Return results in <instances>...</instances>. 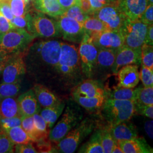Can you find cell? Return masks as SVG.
I'll return each instance as SVG.
<instances>
[{
  "label": "cell",
  "instance_id": "cell-1",
  "mask_svg": "<svg viewBox=\"0 0 153 153\" xmlns=\"http://www.w3.org/2000/svg\"><path fill=\"white\" fill-rule=\"evenodd\" d=\"M61 42L56 40L38 41L32 43L25 52L26 71L33 74L54 71L61 53Z\"/></svg>",
  "mask_w": 153,
  "mask_h": 153
},
{
  "label": "cell",
  "instance_id": "cell-2",
  "mask_svg": "<svg viewBox=\"0 0 153 153\" xmlns=\"http://www.w3.org/2000/svg\"><path fill=\"white\" fill-rule=\"evenodd\" d=\"M55 73L65 86L73 88L83 80L78 48L76 45L61 42L60 56Z\"/></svg>",
  "mask_w": 153,
  "mask_h": 153
},
{
  "label": "cell",
  "instance_id": "cell-3",
  "mask_svg": "<svg viewBox=\"0 0 153 153\" xmlns=\"http://www.w3.org/2000/svg\"><path fill=\"white\" fill-rule=\"evenodd\" d=\"M97 122L93 117L82 119L57 143V148L62 153H74L83 141L97 128Z\"/></svg>",
  "mask_w": 153,
  "mask_h": 153
},
{
  "label": "cell",
  "instance_id": "cell-4",
  "mask_svg": "<svg viewBox=\"0 0 153 153\" xmlns=\"http://www.w3.org/2000/svg\"><path fill=\"white\" fill-rule=\"evenodd\" d=\"M35 38L23 28H16L3 34L0 39V54L25 53Z\"/></svg>",
  "mask_w": 153,
  "mask_h": 153
},
{
  "label": "cell",
  "instance_id": "cell-5",
  "mask_svg": "<svg viewBox=\"0 0 153 153\" xmlns=\"http://www.w3.org/2000/svg\"><path fill=\"white\" fill-rule=\"evenodd\" d=\"M101 115L109 126L130 120L134 115V102L107 98L101 108Z\"/></svg>",
  "mask_w": 153,
  "mask_h": 153
},
{
  "label": "cell",
  "instance_id": "cell-6",
  "mask_svg": "<svg viewBox=\"0 0 153 153\" xmlns=\"http://www.w3.org/2000/svg\"><path fill=\"white\" fill-rule=\"evenodd\" d=\"M68 103L60 120L49 131V140L58 143L83 119V113L75 101Z\"/></svg>",
  "mask_w": 153,
  "mask_h": 153
},
{
  "label": "cell",
  "instance_id": "cell-7",
  "mask_svg": "<svg viewBox=\"0 0 153 153\" xmlns=\"http://www.w3.org/2000/svg\"><path fill=\"white\" fill-rule=\"evenodd\" d=\"M27 31L35 38L61 37L56 20L51 19L39 11L28 12V24Z\"/></svg>",
  "mask_w": 153,
  "mask_h": 153
},
{
  "label": "cell",
  "instance_id": "cell-8",
  "mask_svg": "<svg viewBox=\"0 0 153 153\" xmlns=\"http://www.w3.org/2000/svg\"><path fill=\"white\" fill-rule=\"evenodd\" d=\"M148 25L140 20L131 21L126 19L120 29L124 46L133 49H140L144 44Z\"/></svg>",
  "mask_w": 153,
  "mask_h": 153
},
{
  "label": "cell",
  "instance_id": "cell-9",
  "mask_svg": "<svg viewBox=\"0 0 153 153\" xmlns=\"http://www.w3.org/2000/svg\"><path fill=\"white\" fill-rule=\"evenodd\" d=\"M98 49L91 37L85 33L78 47V53L82 74L84 78H92L96 64Z\"/></svg>",
  "mask_w": 153,
  "mask_h": 153
},
{
  "label": "cell",
  "instance_id": "cell-10",
  "mask_svg": "<svg viewBox=\"0 0 153 153\" xmlns=\"http://www.w3.org/2000/svg\"><path fill=\"white\" fill-rule=\"evenodd\" d=\"M56 18L61 37L66 41L79 44L85 34L82 25L68 16H61Z\"/></svg>",
  "mask_w": 153,
  "mask_h": 153
},
{
  "label": "cell",
  "instance_id": "cell-11",
  "mask_svg": "<svg viewBox=\"0 0 153 153\" xmlns=\"http://www.w3.org/2000/svg\"><path fill=\"white\" fill-rule=\"evenodd\" d=\"M24 55L25 53H18L11 56L2 72V82L14 83L21 81L22 77L26 73Z\"/></svg>",
  "mask_w": 153,
  "mask_h": 153
},
{
  "label": "cell",
  "instance_id": "cell-12",
  "mask_svg": "<svg viewBox=\"0 0 153 153\" xmlns=\"http://www.w3.org/2000/svg\"><path fill=\"white\" fill-rule=\"evenodd\" d=\"M93 16L103 22L108 30H119L126 18L114 5L106 6L94 12Z\"/></svg>",
  "mask_w": 153,
  "mask_h": 153
},
{
  "label": "cell",
  "instance_id": "cell-13",
  "mask_svg": "<svg viewBox=\"0 0 153 153\" xmlns=\"http://www.w3.org/2000/svg\"><path fill=\"white\" fill-rule=\"evenodd\" d=\"M97 49H111L117 51L124 45V41L119 30H105L91 36Z\"/></svg>",
  "mask_w": 153,
  "mask_h": 153
},
{
  "label": "cell",
  "instance_id": "cell-14",
  "mask_svg": "<svg viewBox=\"0 0 153 153\" xmlns=\"http://www.w3.org/2000/svg\"><path fill=\"white\" fill-rule=\"evenodd\" d=\"M141 64V48L133 49L123 45L117 51L112 68V74H116L124 66L131 64L140 65Z\"/></svg>",
  "mask_w": 153,
  "mask_h": 153
},
{
  "label": "cell",
  "instance_id": "cell-15",
  "mask_svg": "<svg viewBox=\"0 0 153 153\" xmlns=\"http://www.w3.org/2000/svg\"><path fill=\"white\" fill-rule=\"evenodd\" d=\"M112 2L131 21L138 20L148 6V0H112Z\"/></svg>",
  "mask_w": 153,
  "mask_h": 153
},
{
  "label": "cell",
  "instance_id": "cell-16",
  "mask_svg": "<svg viewBox=\"0 0 153 153\" xmlns=\"http://www.w3.org/2000/svg\"><path fill=\"white\" fill-rule=\"evenodd\" d=\"M117 51L111 49H99L93 78L95 75L101 79L112 73V68Z\"/></svg>",
  "mask_w": 153,
  "mask_h": 153
},
{
  "label": "cell",
  "instance_id": "cell-17",
  "mask_svg": "<svg viewBox=\"0 0 153 153\" xmlns=\"http://www.w3.org/2000/svg\"><path fill=\"white\" fill-rule=\"evenodd\" d=\"M71 94H76L86 98H92L105 95L106 91L99 81L93 78H87L72 88Z\"/></svg>",
  "mask_w": 153,
  "mask_h": 153
},
{
  "label": "cell",
  "instance_id": "cell-18",
  "mask_svg": "<svg viewBox=\"0 0 153 153\" xmlns=\"http://www.w3.org/2000/svg\"><path fill=\"white\" fill-rule=\"evenodd\" d=\"M116 74L117 78V86L119 87L136 88L140 81L138 65L136 64L122 67Z\"/></svg>",
  "mask_w": 153,
  "mask_h": 153
},
{
  "label": "cell",
  "instance_id": "cell-19",
  "mask_svg": "<svg viewBox=\"0 0 153 153\" xmlns=\"http://www.w3.org/2000/svg\"><path fill=\"white\" fill-rule=\"evenodd\" d=\"M17 102L21 117L31 116L39 113L41 109L33 89L21 94L17 99Z\"/></svg>",
  "mask_w": 153,
  "mask_h": 153
},
{
  "label": "cell",
  "instance_id": "cell-20",
  "mask_svg": "<svg viewBox=\"0 0 153 153\" xmlns=\"http://www.w3.org/2000/svg\"><path fill=\"white\" fill-rule=\"evenodd\" d=\"M111 136L116 142L131 140L138 137L136 126L129 120L124 121L115 126H109Z\"/></svg>",
  "mask_w": 153,
  "mask_h": 153
},
{
  "label": "cell",
  "instance_id": "cell-21",
  "mask_svg": "<svg viewBox=\"0 0 153 153\" xmlns=\"http://www.w3.org/2000/svg\"><path fill=\"white\" fill-rule=\"evenodd\" d=\"M33 89L39 104L42 108L52 107L62 102L60 99L44 85L36 84Z\"/></svg>",
  "mask_w": 153,
  "mask_h": 153
},
{
  "label": "cell",
  "instance_id": "cell-22",
  "mask_svg": "<svg viewBox=\"0 0 153 153\" xmlns=\"http://www.w3.org/2000/svg\"><path fill=\"white\" fill-rule=\"evenodd\" d=\"M123 153H152L153 149L143 138L136 137L117 142Z\"/></svg>",
  "mask_w": 153,
  "mask_h": 153
},
{
  "label": "cell",
  "instance_id": "cell-23",
  "mask_svg": "<svg viewBox=\"0 0 153 153\" xmlns=\"http://www.w3.org/2000/svg\"><path fill=\"white\" fill-rule=\"evenodd\" d=\"M33 4L37 11L53 18L62 16L65 11L58 0H33Z\"/></svg>",
  "mask_w": 153,
  "mask_h": 153
},
{
  "label": "cell",
  "instance_id": "cell-24",
  "mask_svg": "<svg viewBox=\"0 0 153 153\" xmlns=\"http://www.w3.org/2000/svg\"><path fill=\"white\" fill-rule=\"evenodd\" d=\"M71 95L73 100L77 104L91 113L96 112L100 110L107 98L106 95L92 98L83 97L76 94H71Z\"/></svg>",
  "mask_w": 153,
  "mask_h": 153
},
{
  "label": "cell",
  "instance_id": "cell-25",
  "mask_svg": "<svg viewBox=\"0 0 153 153\" xmlns=\"http://www.w3.org/2000/svg\"><path fill=\"white\" fill-rule=\"evenodd\" d=\"M65 106V103L62 101L57 105L40 109L39 114L47 123L48 128H52L56 121L59 119L64 112Z\"/></svg>",
  "mask_w": 153,
  "mask_h": 153
},
{
  "label": "cell",
  "instance_id": "cell-26",
  "mask_svg": "<svg viewBox=\"0 0 153 153\" xmlns=\"http://www.w3.org/2000/svg\"><path fill=\"white\" fill-rule=\"evenodd\" d=\"M20 115L17 99L15 97L0 98V117L10 118Z\"/></svg>",
  "mask_w": 153,
  "mask_h": 153
},
{
  "label": "cell",
  "instance_id": "cell-27",
  "mask_svg": "<svg viewBox=\"0 0 153 153\" xmlns=\"http://www.w3.org/2000/svg\"><path fill=\"white\" fill-rule=\"evenodd\" d=\"M88 142L85 143L78 150L81 153H104L100 141V129H95Z\"/></svg>",
  "mask_w": 153,
  "mask_h": 153
},
{
  "label": "cell",
  "instance_id": "cell-28",
  "mask_svg": "<svg viewBox=\"0 0 153 153\" xmlns=\"http://www.w3.org/2000/svg\"><path fill=\"white\" fill-rule=\"evenodd\" d=\"M3 131L14 145L35 142L33 138L23 130L21 126H16Z\"/></svg>",
  "mask_w": 153,
  "mask_h": 153
},
{
  "label": "cell",
  "instance_id": "cell-29",
  "mask_svg": "<svg viewBox=\"0 0 153 153\" xmlns=\"http://www.w3.org/2000/svg\"><path fill=\"white\" fill-rule=\"evenodd\" d=\"M136 88H122L116 86L109 92H106L107 98L117 100H131L134 102L136 98Z\"/></svg>",
  "mask_w": 153,
  "mask_h": 153
},
{
  "label": "cell",
  "instance_id": "cell-30",
  "mask_svg": "<svg viewBox=\"0 0 153 153\" xmlns=\"http://www.w3.org/2000/svg\"><path fill=\"white\" fill-rule=\"evenodd\" d=\"M85 33L90 36L98 33L108 30L104 23L97 18L89 16L82 25Z\"/></svg>",
  "mask_w": 153,
  "mask_h": 153
},
{
  "label": "cell",
  "instance_id": "cell-31",
  "mask_svg": "<svg viewBox=\"0 0 153 153\" xmlns=\"http://www.w3.org/2000/svg\"><path fill=\"white\" fill-rule=\"evenodd\" d=\"M135 104L140 105H153V87H141L136 88Z\"/></svg>",
  "mask_w": 153,
  "mask_h": 153
},
{
  "label": "cell",
  "instance_id": "cell-32",
  "mask_svg": "<svg viewBox=\"0 0 153 153\" xmlns=\"http://www.w3.org/2000/svg\"><path fill=\"white\" fill-rule=\"evenodd\" d=\"M21 82L14 83L2 82L0 84V98L16 97L19 92L21 85Z\"/></svg>",
  "mask_w": 153,
  "mask_h": 153
},
{
  "label": "cell",
  "instance_id": "cell-33",
  "mask_svg": "<svg viewBox=\"0 0 153 153\" xmlns=\"http://www.w3.org/2000/svg\"><path fill=\"white\" fill-rule=\"evenodd\" d=\"M21 126L23 130L33 138L35 142L41 140L40 136L34 124L33 116L22 117Z\"/></svg>",
  "mask_w": 153,
  "mask_h": 153
},
{
  "label": "cell",
  "instance_id": "cell-34",
  "mask_svg": "<svg viewBox=\"0 0 153 153\" xmlns=\"http://www.w3.org/2000/svg\"><path fill=\"white\" fill-rule=\"evenodd\" d=\"M9 5L14 16H25L29 10V2L26 0H9Z\"/></svg>",
  "mask_w": 153,
  "mask_h": 153
},
{
  "label": "cell",
  "instance_id": "cell-35",
  "mask_svg": "<svg viewBox=\"0 0 153 153\" xmlns=\"http://www.w3.org/2000/svg\"><path fill=\"white\" fill-rule=\"evenodd\" d=\"M100 141L104 153H111L116 141L111 134L108 126L100 129Z\"/></svg>",
  "mask_w": 153,
  "mask_h": 153
},
{
  "label": "cell",
  "instance_id": "cell-36",
  "mask_svg": "<svg viewBox=\"0 0 153 153\" xmlns=\"http://www.w3.org/2000/svg\"><path fill=\"white\" fill-rule=\"evenodd\" d=\"M141 60L143 65L153 70V47L143 44L141 47Z\"/></svg>",
  "mask_w": 153,
  "mask_h": 153
},
{
  "label": "cell",
  "instance_id": "cell-37",
  "mask_svg": "<svg viewBox=\"0 0 153 153\" xmlns=\"http://www.w3.org/2000/svg\"><path fill=\"white\" fill-rule=\"evenodd\" d=\"M62 16L71 18L77 22L80 23L81 25H83L85 21L89 16L82 11L80 6L78 5H75L69 8L68 10L64 12Z\"/></svg>",
  "mask_w": 153,
  "mask_h": 153
},
{
  "label": "cell",
  "instance_id": "cell-38",
  "mask_svg": "<svg viewBox=\"0 0 153 153\" xmlns=\"http://www.w3.org/2000/svg\"><path fill=\"white\" fill-rule=\"evenodd\" d=\"M33 116L35 128L37 131H38L41 140H43L46 138L48 134L47 123L39 113L33 115Z\"/></svg>",
  "mask_w": 153,
  "mask_h": 153
},
{
  "label": "cell",
  "instance_id": "cell-39",
  "mask_svg": "<svg viewBox=\"0 0 153 153\" xmlns=\"http://www.w3.org/2000/svg\"><path fill=\"white\" fill-rule=\"evenodd\" d=\"M142 65V64H141ZM140 73V79L144 87H153V70L142 65Z\"/></svg>",
  "mask_w": 153,
  "mask_h": 153
},
{
  "label": "cell",
  "instance_id": "cell-40",
  "mask_svg": "<svg viewBox=\"0 0 153 153\" xmlns=\"http://www.w3.org/2000/svg\"><path fill=\"white\" fill-rule=\"evenodd\" d=\"M14 144L3 131H0V153L14 152Z\"/></svg>",
  "mask_w": 153,
  "mask_h": 153
},
{
  "label": "cell",
  "instance_id": "cell-41",
  "mask_svg": "<svg viewBox=\"0 0 153 153\" xmlns=\"http://www.w3.org/2000/svg\"><path fill=\"white\" fill-rule=\"evenodd\" d=\"M21 116H16L10 118H1L0 126L2 130L4 131L18 126H21Z\"/></svg>",
  "mask_w": 153,
  "mask_h": 153
},
{
  "label": "cell",
  "instance_id": "cell-42",
  "mask_svg": "<svg viewBox=\"0 0 153 153\" xmlns=\"http://www.w3.org/2000/svg\"><path fill=\"white\" fill-rule=\"evenodd\" d=\"M134 104V114L142 115L150 119L153 118V105Z\"/></svg>",
  "mask_w": 153,
  "mask_h": 153
},
{
  "label": "cell",
  "instance_id": "cell-43",
  "mask_svg": "<svg viewBox=\"0 0 153 153\" xmlns=\"http://www.w3.org/2000/svg\"><path fill=\"white\" fill-rule=\"evenodd\" d=\"M138 20L148 26L153 25V4L149 5L147 6Z\"/></svg>",
  "mask_w": 153,
  "mask_h": 153
},
{
  "label": "cell",
  "instance_id": "cell-44",
  "mask_svg": "<svg viewBox=\"0 0 153 153\" xmlns=\"http://www.w3.org/2000/svg\"><path fill=\"white\" fill-rule=\"evenodd\" d=\"M10 22L15 28H23L27 30L28 24V13L25 16H14Z\"/></svg>",
  "mask_w": 153,
  "mask_h": 153
},
{
  "label": "cell",
  "instance_id": "cell-45",
  "mask_svg": "<svg viewBox=\"0 0 153 153\" xmlns=\"http://www.w3.org/2000/svg\"><path fill=\"white\" fill-rule=\"evenodd\" d=\"M14 152L18 153H36L38 152L33 146L32 143H19L14 145Z\"/></svg>",
  "mask_w": 153,
  "mask_h": 153
},
{
  "label": "cell",
  "instance_id": "cell-46",
  "mask_svg": "<svg viewBox=\"0 0 153 153\" xmlns=\"http://www.w3.org/2000/svg\"><path fill=\"white\" fill-rule=\"evenodd\" d=\"M14 28H16L0 12V34L3 35Z\"/></svg>",
  "mask_w": 153,
  "mask_h": 153
},
{
  "label": "cell",
  "instance_id": "cell-47",
  "mask_svg": "<svg viewBox=\"0 0 153 153\" xmlns=\"http://www.w3.org/2000/svg\"><path fill=\"white\" fill-rule=\"evenodd\" d=\"M0 12L9 21H10L14 16L12 13L9 3L7 1L0 3Z\"/></svg>",
  "mask_w": 153,
  "mask_h": 153
},
{
  "label": "cell",
  "instance_id": "cell-48",
  "mask_svg": "<svg viewBox=\"0 0 153 153\" xmlns=\"http://www.w3.org/2000/svg\"><path fill=\"white\" fill-rule=\"evenodd\" d=\"M91 4L93 11H98L106 6L113 5L111 0H88Z\"/></svg>",
  "mask_w": 153,
  "mask_h": 153
},
{
  "label": "cell",
  "instance_id": "cell-49",
  "mask_svg": "<svg viewBox=\"0 0 153 153\" xmlns=\"http://www.w3.org/2000/svg\"><path fill=\"white\" fill-rule=\"evenodd\" d=\"M78 5L80 6L82 11L88 14V16L93 15L94 11L88 0H79Z\"/></svg>",
  "mask_w": 153,
  "mask_h": 153
},
{
  "label": "cell",
  "instance_id": "cell-50",
  "mask_svg": "<svg viewBox=\"0 0 153 153\" xmlns=\"http://www.w3.org/2000/svg\"><path fill=\"white\" fill-rule=\"evenodd\" d=\"M61 6L64 11L68 10L71 6L78 5L79 0H58Z\"/></svg>",
  "mask_w": 153,
  "mask_h": 153
},
{
  "label": "cell",
  "instance_id": "cell-51",
  "mask_svg": "<svg viewBox=\"0 0 153 153\" xmlns=\"http://www.w3.org/2000/svg\"><path fill=\"white\" fill-rule=\"evenodd\" d=\"M144 44L153 45V25L148 26Z\"/></svg>",
  "mask_w": 153,
  "mask_h": 153
},
{
  "label": "cell",
  "instance_id": "cell-52",
  "mask_svg": "<svg viewBox=\"0 0 153 153\" xmlns=\"http://www.w3.org/2000/svg\"><path fill=\"white\" fill-rule=\"evenodd\" d=\"M145 130L150 138L153 140V120L146 121L145 123Z\"/></svg>",
  "mask_w": 153,
  "mask_h": 153
},
{
  "label": "cell",
  "instance_id": "cell-53",
  "mask_svg": "<svg viewBox=\"0 0 153 153\" xmlns=\"http://www.w3.org/2000/svg\"><path fill=\"white\" fill-rule=\"evenodd\" d=\"M12 55H3L0 54V74L2 73L5 66L6 62L9 60Z\"/></svg>",
  "mask_w": 153,
  "mask_h": 153
},
{
  "label": "cell",
  "instance_id": "cell-54",
  "mask_svg": "<svg viewBox=\"0 0 153 153\" xmlns=\"http://www.w3.org/2000/svg\"><path fill=\"white\" fill-rule=\"evenodd\" d=\"M111 153H123V150H121V149L117 142H115V143L112 148V149Z\"/></svg>",
  "mask_w": 153,
  "mask_h": 153
},
{
  "label": "cell",
  "instance_id": "cell-55",
  "mask_svg": "<svg viewBox=\"0 0 153 153\" xmlns=\"http://www.w3.org/2000/svg\"><path fill=\"white\" fill-rule=\"evenodd\" d=\"M148 5L150 4H153V0H148Z\"/></svg>",
  "mask_w": 153,
  "mask_h": 153
},
{
  "label": "cell",
  "instance_id": "cell-56",
  "mask_svg": "<svg viewBox=\"0 0 153 153\" xmlns=\"http://www.w3.org/2000/svg\"><path fill=\"white\" fill-rule=\"evenodd\" d=\"M0 119H1V117H0ZM2 129H1V126H0V131H2Z\"/></svg>",
  "mask_w": 153,
  "mask_h": 153
},
{
  "label": "cell",
  "instance_id": "cell-57",
  "mask_svg": "<svg viewBox=\"0 0 153 153\" xmlns=\"http://www.w3.org/2000/svg\"><path fill=\"white\" fill-rule=\"evenodd\" d=\"M2 35H1V34H0V39H1V36H2Z\"/></svg>",
  "mask_w": 153,
  "mask_h": 153
}]
</instances>
